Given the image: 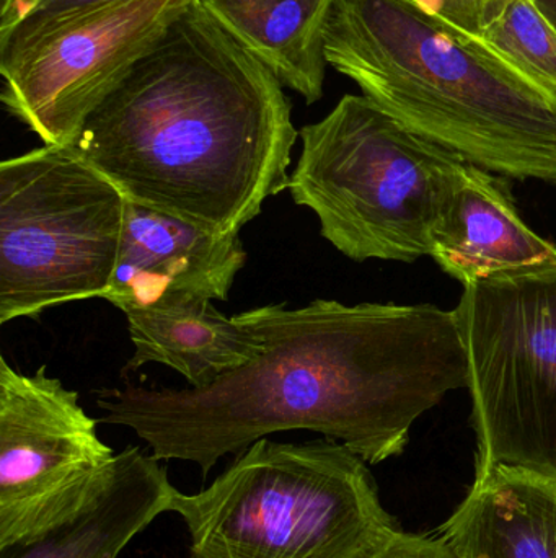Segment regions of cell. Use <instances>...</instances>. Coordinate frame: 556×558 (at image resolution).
<instances>
[{
  "mask_svg": "<svg viewBox=\"0 0 556 558\" xmlns=\"http://www.w3.org/2000/svg\"><path fill=\"white\" fill-rule=\"evenodd\" d=\"M260 337L250 363L206 389L95 390L101 422L133 429L159 461L202 477L283 432L320 433L368 464L400 456L411 426L469 384L456 311L317 299L237 314Z\"/></svg>",
  "mask_w": 556,
  "mask_h": 558,
  "instance_id": "1",
  "label": "cell"
},
{
  "mask_svg": "<svg viewBox=\"0 0 556 558\" xmlns=\"http://www.w3.org/2000/svg\"><path fill=\"white\" fill-rule=\"evenodd\" d=\"M297 137L280 81L195 2L69 147L127 202L231 235L289 189Z\"/></svg>",
  "mask_w": 556,
  "mask_h": 558,
  "instance_id": "2",
  "label": "cell"
},
{
  "mask_svg": "<svg viewBox=\"0 0 556 558\" xmlns=\"http://www.w3.org/2000/svg\"><path fill=\"white\" fill-rule=\"evenodd\" d=\"M325 52L424 140L489 172L556 186V94L482 38L407 0H335Z\"/></svg>",
  "mask_w": 556,
  "mask_h": 558,
  "instance_id": "3",
  "label": "cell"
},
{
  "mask_svg": "<svg viewBox=\"0 0 556 558\" xmlns=\"http://www.w3.org/2000/svg\"><path fill=\"white\" fill-rule=\"evenodd\" d=\"M191 558H372L400 533L368 462L333 439H260L172 504Z\"/></svg>",
  "mask_w": 556,
  "mask_h": 558,
  "instance_id": "4",
  "label": "cell"
},
{
  "mask_svg": "<svg viewBox=\"0 0 556 558\" xmlns=\"http://www.w3.org/2000/svg\"><path fill=\"white\" fill-rule=\"evenodd\" d=\"M299 136L291 196L316 213L336 251L355 262L430 255L431 231L467 160L365 95H345Z\"/></svg>",
  "mask_w": 556,
  "mask_h": 558,
  "instance_id": "5",
  "label": "cell"
},
{
  "mask_svg": "<svg viewBox=\"0 0 556 558\" xmlns=\"http://www.w3.org/2000/svg\"><path fill=\"white\" fill-rule=\"evenodd\" d=\"M126 196L71 147L0 163V324L103 298L120 257Z\"/></svg>",
  "mask_w": 556,
  "mask_h": 558,
  "instance_id": "6",
  "label": "cell"
},
{
  "mask_svg": "<svg viewBox=\"0 0 556 558\" xmlns=\"http://www.w3.org/2000/svg\"><path fill=\"white\" fill-rule=\"evenodd\" d=\"M475 474L511 468L556 481V260L464 286Z\"/></svg>",
  "mask_w": 556,
  "mask_h": 558,
  "instance_id": "7",
  "label": "cell"
},
{
  "mask_svg": "<svg viewBox=\"0 0 556 558\" xmlns=\"http://www.w3.org/2000/svg\"><path fill=\"white\" fill-rule=\"evenodd\" d=\"M78 393L13 369L0 356V553L87 510L110 484L116 454Z\"/></svg>",
  "mask_w": 556,
  "mask_h": 558,
  "instance_id": "8",
  "label": "cell"
},
{
  "mask_svg": "<svg viewBox=\"0 0 556 558\" xmlns=\"http://www.w3.org/2000/svg\"><path fill=\"white\" fill-rule=\"evenodd\" d=\"M195 2L118 0L64 23L0 65L3 107L45 146H72L87 118Z\"/></svg>",
  "mask_w": 556,
  "mask_h": 558,
  "instance_id": "9",
  "label": "cell"
},
{
  "mask_svg": "<svg viewBox=\"0 0 556 558\" xmlns=\"http://www.w3.org/2000/svg\"><path fill=\"white\" fill-rule=\"evenodd\" d=\"M247 258L238 234H212L126 202L120 257L101 299L124 314L227 301Z\"/></svg>",
  "mask_w": 556,
  "mask_h": 558,
  "instance_id": "10",
  "label": "cell"
},
{
  "mask_svg": "<svg viewBox=\"0 0 556 558\" xmlns=\"http://www.w3.org/2000/svg\"><path fill=\"white\" fill-rule=\"evenodd\" d=\"M430 257L464 286L556 260L519 216L508 177L464 163L431 231Z\"/></svg>",
  "mask_w": 556,
  "mask_h": 558,
  "instance_id": "11",
  "label": "cell"
},
{
  "mask_svg": "<svg viewBox=\"0 0 556 558\" xmlns=\"http://www.w3.org/2000/svg\"><path fill=\"white\" fill-rule=\"evenodd\" d=\"M436 534L457 558H556V481L502 465L475 474Z\"/></svg>",
  "mask_w": 556,
  "mask_h": 558,
  "instance_id": "12",
  "label": "cell"
},
{
  "mask_svg": "<svg viewBox=\"0 0 556 558\" xmlns=\"http://www.w3.org/2000/svg\"><path fill=\"white\" fill-rule=\"evenodd\" d=\"M137 446L116 454L103 494L45 536L2 550L0 558H118L160 514L172 511L176 488L166 469Z\"/></svg>",
  "mask_w": 556,
  "mask_h": 558,
  "instance_id": "13",
  "label": "cell"
},
{
  "mask_svg": "<svg viewBox=\"0 0 556 558\" xmlns=\"http://www.w3.org/2000/svg\"><path fill=\"white\" fill-rule=\"evenodd\" d=\"M126 318L134 353L123 374L163 364L182 374L193 389H206L263 350L254 328L238 315L222 314L212 301L127 312Z\"/></svg>",
  "mask_w": 556,
  "mask_h": 558,
  "instance_id": "14",
  "label": "cell"
},
{
  "mask_svg": "<svg viewBox=\"0 0 556 558\" xmlns=\"http://www.w3.org/2000/svg\"><path fill=\"white\" fill-rule=\"evenodd\" d=\"M268 71L316 104L325 82V29L335 0H196Z\"/></svg>",
  "mask_w": 556,
  "mask_h": 558,
  "instance_id": "15",
  "label": "cell"
},
{
  "mask_svg": "<svg viewBox=\"0 0 556 558\" xmlns=\"http://www.w3.org/2000/svg\"><path fill=\"white\" fill-rule=\"evenodd\" d=\"M482 39L516 71L556 94V29L534 0H509Z\"/></svg>",
  "mask_w": 556,
  "mask_h": 558,
  "instance_id": "16",
  "label": "cell"
},
{
  "mask_svg": "<svg viewBox=\"0 0 556 558\" xmlns=\"http://www.w3.org/2000/svg\"><path fill=\"white\" fill-rule=\"evenodd\" d=\"M114 2L118 0H38L25 19L0 32V65L12 62L52 29Z\"/></svg>",
  "mask_w": 556,
  "mask_h": 558,
  "instance_id": "17",
  "label": "cell"
},
{
  "mask_svg": "<svg viewBox=\"0 0 556 558\" xmlns=\"http://www.w3.org/2000/svg\"><path fill=\"white\" fill-rule=\"evenodd\" d=\"M436 19L469 35L482 38L485 29L502 15L509 0H407Z\"/></svg>",
  "mask_w": 556,
  "mask_h": 558,
  "instance_id": "18",
  "label": "cell"
},
{
  "mask_svg": "<svg viewBox=\"0 0 556 558\" xmlns=\"http://www.w3.org/2000/svg\"><path fill=\"white\" fill-rule=\"evenodd\" d=\"M372 558H457L437 534H408L400 531L384 550Z\"/></svg>",
  "mask_w": 556,
  "mask_h": 558,
  "instance_id": "19",
  "label": "cell"
},
{
  "mask_svg": "<svg viewBox=\"0 0 556 558\" xmlns=\"http://www.w3.org/2000/svg\"><path fill=\"white\" fill-rule=\"evenodd\" d=\"M38 0H0V32L16 25Z\"/></svg>",
  "mask_w": 556,
  "mask_h": 558,
  "instance_id": "20",
  "label": "cell"
},
{
  "mask_svg": "<svg viewBox=\"0 0 556 558\" xmlns=\"http://www.w3.org/2000/svg\"><path fill=\"white\" fill-rule=\"evenodd\" d=\"M534 3L556 29V0H534Z\"/></svg>",
  "mask_w": 556,
  "mask_h": 558,
  "instance_id": "21",
  "label": "cell"
}]
</instances>
